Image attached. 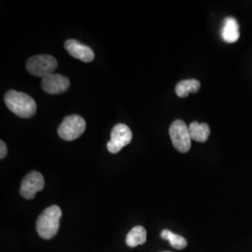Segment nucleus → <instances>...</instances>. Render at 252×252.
I'll return each mask as SVG.
<instances>
[{"mask_svg": "<svg viewBox=\"0 0 252 252\" xmlns=\"http://www.w3.org/2000/svg\"><path fill=\"white\" fill-rule=\"evenodd\" d=\"M70 81L61 74L53 73L41 81V87L50 94H60L69 88Z\"/></svg>", "mask_w": 252, "mask_h": 252, "instance_id": "8", "label": "nucleus"}, {"mask_svg": "<svg viewBox=\"0 0 252 252\" xmlns=\"http://www.w3.org/2000/svg\"><path fill=\"white\" fill-rule=\"evenodd\" d=\"M4 100L9 110L19 117L31 118L36 113V101L25 93L8 91Z\"/></svg>", "mask_w": 252, "mask_h": 252, "instance_id": "1", "label": "nucleus"}, {"mask_svg": "<svg viewBox=\"0 0 252 252\" xmlns=\"http://www.w3.org/2000/svg\"><path fill=\"white\" fill-rule=\"evenodd\" d=\"M169 135L172 144L180 153H188L191 146V138L189 135V126L183 121L177 120L173 122L169 128Z\"/></svg>", "mask_w": 252, "mask_h": 252, "instance_id": "5", "label": "nucleus"}, {"mask_svg": "<svg viewBox=\"0 0 252 252\" xmlns=\"http://www.w3.org/2000/svg\"><path fill=\"white\" fill-rule=\"evenodd\" d=\"M161 237L164 240L169 241L172 248L176 250H183L187 247V240L179 234H174L171 231L164 229L161 233Z\"/></svg>", "mask_w": 252, "mask_h": 252, "instance_id": "14", "label": "nucleus"}, {"mask_svg": "<svg viewBox=\"0 0 252 252\" xmlns=\"http://www.w3.org/2000/svg\"></svg>", "mask_w": 252, "mask_h": 252, "instance_id": "16", "label": "nucleus"}, {"mask_svg": "<svg viewBox=\"0 0 252 252\" xmlns=\"http://www.w3.org/2000/svg\"><path fill=\"white\" fill-rule=\"evenodd\" d=\"M62 217L61 208L54 205L46 208L36 220V232L43 239H51L56 235Z\"/></svg>", "mask_w": 252, "mask_h": 252, "instance_id": "2", "label": "nucleus"}, {"mask_svg": "<svg viewBox=\"0 0 252 252\" xmlns=\"http://www.w3.org/2000/svg\"><path fill=\"white\" fill-rule=\"evenodd\" d=\"M190 138L197 142H206L210 135V128L207 124H199L193 122L189 126Z\"/></svg>", "mask_w": 252, "mask_h": 252, "instance_id": "11", "label": "nucleus"}, {"mask_svg": "<svg viewBox=\"0 0 252 252\" xmlns=\"http://www.w3.org/2000/svg\"><path fill=\"white\" fill-rule=\"evenodd\" d=\"M45 181L43 176L37 171L28 173L22 180L20 193L24 198L31 200L36 196V192L44 189Z\"/></svg>", "mask_w": 252, "mask_h": 252, "instance_id": "7", "label": "nucleus"}, {"mask_svg": "<svg viewBox=\"0 0 252 252\" xmlns=\"http://www.w3.org/2000/svg\"><path fill=\"white\" fill-rule=\"evenodd\" d=\"M239 25L236 19L227 17L221 28V37L227 43H234L239 39Z\"/></svg>", "mask_w": 252, "mask_h": 252, "instance_id": "10", "label": "nucleus"}, {"mask_svg": "<svg viewBox=\"0 0 252 252\" xmlns=\"http://www.w3.org/2000/svg\"><path fill=\"white\" fill-rule=\"evenodd\" d=\"M132 137L133 134L129 126L124 124H118L111 131L110 140L107 144L108 152L110 153H119L132 141Z\"/></svg>", "mask_w": 252, "mask_h": 252, "instance_id": "6", "label": "nucleus"}, {"mask_svg": "<svg viewBox=\"0 0 252 252\" xmlns=\"http://www.w3.org/2000/svg\"><path fill=\"white\" fill-rule=\"evenodd\" d=\"M86 129V123L80 115H70L63 119L58 127V135L65 141H72L79 138Z\"/></svg>", "mask_w": 252, "mask_h": 252, "instance_id": "4", "label": "nucleus"}, {"mask_svg": "<svg viewBox=\"0 0 252 252\" xmlns=\"http://www.w3.org/2000/svg\"><path fill=\"white\" fill-rule=\"evenodd\" d=\"M147 241V231L142 226H135L126 236V245L130 248H135L143 245Z\"/></svg>", "mask_w": 252, "mask_h": 252, "instance_id": "12", "label": "nucleus"}, {"mask_svg": "<svg viewBox=\"0 0 252 252\" xmlns=\"http://www.w3.org/2000/svg\"><path fill=\"white\" fill-rule=\"evenodd\" d=\"M200 82L197 80L190 79L181 81L176 85V94L179 97H187L189 93H197L200 89Z\"/></svg>", "mask_w": 252, "mask_h": 252, "instance_id": "13", "label": "nucleus"}, {"mask_svg": "<svg viewBox=\"0 0 252 252\" xmlns=\"http://www.w3.org/2000/svg\"><path fill=\"white\" fill-rule=\"evenodd\" d=\"M0 149H1V151H0V158L4 159L7 156L8 149H7V145L3 140L0 141Z\"/></svg>", "mask_w": 252, "mask_h": 252, "instance_id": "15", "label": "nucleus"}, {"mask_svg": "<svg viewBox=\"0 0 252 252\" xmlns=\"http://www.w3.org/2000/svg\"><path fill=\"white\" fill-rule=\"evenodd\" d=\"M64 48L68 54L82 62L89 63L94 59V53L89 46L83 45L76 39H68L64 43Z\"/></svg>", "mask_w": 252, "mask_h": 252, "instance_id": "9", "label": "nucleus"}, {"mask_svg": "<svg viewBox=\"0 0 252 252\" xmlns=\"http://www.w3.org/2000/svg\"><path fill=\"white\" fill-rule=\"evenodd\" d=\"M27 71L40 78H45L55 71L58 63L54 56L49 54H39L28 59L27 62Z\"/></svg>", "mask_w": 252, "mask_h": 252, "instance_id": "3", "label": "nucleus"}]
</instances>
